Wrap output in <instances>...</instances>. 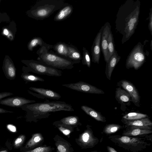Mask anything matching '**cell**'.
I'll return each mask as SVG.
<instances>
[{
    "mask_svg": "<svg viewBox=\"0 0 152 152\" xmlns=\"http://www.w3.org/2000/svg\"><path fill=\"white\" fill-rule=\"evenodd\" d=\"M140 6L139 0H127L119 9L115 29L123 36L122 44L128 40L135 32L139 22Z\"/></svg>",
    "mask_w": 152,
    "mask_h": 152,
    "instance_id": "cell-1",
    "label": "cell"
},
{
    "mask_svg": "<svg viewBox=\"0 0 152 152\" xmlns=\"http://www.w3.org/2000/svg\"><path fill=\"white\" fill-rule=\"evenodd\" d=\"M20 108L26 112V117L28 121L36 122L41 119L48 118L53 113L74 111L71 104L61 101L35 102L25 104Z\"/></svg>",
    "mask_w": 152,
    "mask_h": 152,
    "instance_id": "cell-2",
    "label": "cell"
},
{
    "mask_svg": "<svg viewBox=\"0 0 152 152\" xmlns=\"http://www.w3.org/2000/svg\"><path fill=\"white\" fill-rule=\"evenodd\" d=\"M38 61L48 66L57 69H71L75 63L70 59L49 51L46 47H41L37 51Z\"/></svg>",
    "mask_w": 152,
    "mask_h": 152,
    "instance_id": "cell-3",
    "label": "cell"
},
{
    "mask_svg": "<svg viewBox=\"0 0 152 152\" xmlns=\"http://www.w3.org/2000/svg\"><path fill=\"white\" fill-rule=\"evenodd\" d=\"M118 135H110L108 138L116 145L131 152H140L151 144L145 138Z\"/></svg>",
    "mask_w": 152,
    "mask_h": 152,
    "instance_id": "cell-4",
    "label": "cell"
},
{
    "mask_svg": "<svg viewBox=\"0 0 152 152\" xmlns=\"http://www.w3.org/2000/svg\"><path fill=\"white\" fill-rule=\"evenodd\" d=\"M66 3L64 0L39 1L31 10V16L35 19L43 20L60 10Z\"/></svg>",
    "mask_w": 152,
    "mask_h": 152,
    "instance_id": "cell-5",
    "label": "cell"
},
{
    "mask_svg": "<svg viewBox=\"0 0 152 152\" xmlns=\"http://www.w3.org/2000/svg\"><path fill=\"white\" fill-rule=\"evenodd\" d=\"M144 46L139 42L133 48L126 60V68H133L137 70L140 69L146 61L145 53L144 51Z\"/></svg>",
    "mask_w": 152,
    "mask_h": 152,
    "instance_id": "cell-6",
    "label": "cell"
},
{
    "mask_svg": "<svg viewBox=\"0 0 152 152\" xmlns=\"http://www.w3.org/2000/svg\"><path fill=\"white\" fill-rule=\"evenodd\" d=\"M25 64L27 67L24 69L23 72H32L38 74L53 77H59L62 75L61 70L45 65L38 61H28Z\"/></svg>",
    "mask_w": 152,
    "mask_h": 152,
    "instance_id": "cell-7",
    "label": "cell"
},
{
    "mask_svg": "<svg viewBox=\"0 0 152 152\" xmlns=\"http://www.w3.org/2000/svg\"><path fill=\"white\" fill-rule=\"evenodd\" d=\"M77 144L81 149H87L94 147L99 142L98 138L95 137L91 126H86V129L80 134L78 138L75 139Z\"/></svg>",
    "mask_w": 152,
    "mask_h": 152,
    "instance_id": "cell-8",
    "label": "cell"
},
{
    "mask_svg": "<svg viewBox=\"0 0 152 152\" xmlns=\"http://www.w3.org/2000/svg\"><path fill=\"white\" fill-rule=\"evenodd\" d=\"M62 86L83 93L96 94H104L101 89L84 82L80 81L75 83L64 84Z\"/></svg>",
    "mask_w": 152,
    "mask_h": 152,
    "instance_id": "cell-9",
    "label": "cell"
},
{
    "mask_svg": "<svg viewBox=\"0 0 152 152\" xmlns=\"http://www.w3.org/2000/svg\"><path fill=\"white\" fill-rule=\"evenodd\" d=\"M117 85L129 94L131 98V102L135 106L138 107L140 106V96L137 90L133 84L127 80H122L118 82Z\"/></svg>",
    "mask_w": 152,
    "mask_h": 152,
    "instance_id": "cell-10",
    "label": "cell"
},
{
    "mask_svg": "<svg viewBox=\"0 0 152 152\" xmlns=\"http://www.w3.org/2000/svg\"><path fill=\"white\" fill-rule=\"evenodd\" d=\"M28 90L30 94L39 99H49L58 100L61 96L58 93L51 90L43 88L31 87Z\"/></svg>",
    "mask_w": 152,
    "mask_h": 152,
    "instance_id": "cell-11",
    "label": "cell"
},
{
    "mask_svg": "<svg viewBox=\"0 0 152 152\" xmlns=\"http://www.w3.org/2000/svg\"><path fill=\"white\" fill-rule=\"evenodd\" d=\"M36 102V101L20 96L8 97L0 100V104L9 107H20L22 106Z\"/></svg>",
    "mask_w": 152,
    "mask_h": 152,
    "instance_id": "cell-12",
    "label": "cell"
},
{
    "mask_svg": "<svg viewBox=\"0 0 152 152\" xmlns=\"http://www.w3.org/2000/svg\"><path fill=\"white\" fill-rule=\"evenodd\" d=\"M103 28L102 26L95 37L91 47L92 61L99 64L101 55V40Z\"/></svg>",
    "mask_w": 152,
    "mask_h": 152,
    "instance_id": "cell-13",
    "label": "cell"
},
{
    "mask_svg": "<svg viewBox=\"0 0 152 152\" xmlns=\"http://www.w3.org/2000/svg\"><path fill=\"white\" fill-rule=\"evenodd\" d=\"M122 122L124 124L125 128H130L152 130V122L148 118Z\"/></svg>",
    "mask_w": 152,
    "mask_h": 152,
    "instance_id": "cell-14",
    "label": "cell"
},
{
    "mask_svg": "<svg viewBox=\"0 0 152 152\" xmlns=\"http://www.w3.org/2000/svg\"><path fill=\"white\" fill-rule=\"evenodd\" d=\"M115 98L121 105V109L123 111H125L126 106L131 104V98L129 94L126 91L120 87L116 88Z\"/></svg>",
    "mask_w": 152,
    "mask_h": 152,
    "instance_id": "cell-15",
    "label": "cell"
},
{
    "mask_svg": "<svg viewBox=\"0 0 152 152\" xmlns=\"http://www.w3.org/2000/svg\"><path fill=\"white\" fill-rule=\"evenodd\" d=\"M111 26L110 23L107 22L103 26L101 40V48L104 56L105 61H107V39L110 30L111 29Z\"/></svg>",
    "mask_w": 152,
    "mask_h": 152,
    "instance_id": "cell-16",
    "label": "cell"
},
{
    "mask_svg": "<svg viewBox=\"0 0 152 152\" xmlns=\"http://www.w3.org/2000/svg\"><path fill=\"white\" fill-rule=\"evenodd\" d=\"M53 139L56 147V152H73L74 150L71 144L58 134Z\"/></svg>",
    "mask_w": 152,
    "mask_h": 152,
    "instance_id": "cell-17",
    "label": "cell"
},
{
    "mask_svg": "<svg viewBox=\"0 0 152 152\" xmlns=\"http://www.w3.org/2000/svg\"><path fill=\"white\" fill-rule=\"evenodd\" d=\"M121 58V56L118 55L117 51L115 50L108 60L106 62V65L105 73L107 78L109 80H110L112 72Z\"/></svg>",
    "mask_w": 152,
    "mask_h": 152,
    "instance_id": "cell-18",
    "label": "cell"
},
{
    "mask_svg": "<svg viewBox=\"0 0 152 152\" xmlns=\"http://www.w3.org/2000/svg\"><path fill=\"white\" fill-rule=\"evenodd\" d=\"M73 10L72 6L66 3L55 15L53 19L54 20L61 21L65 20L70 16Z\"/></svg>",
    "mask_w": 152,
    "mask_h": 152,
    "instance_id": "cell-19",
    "label": "cell"
},
{
    "mask_svg": "<svg viewBox=\"0 0 152 152\" xmlns=\"http://www.w3.org/2000/svg\"><path fill=\"white\" fill-rule=\"evenodd\" d=\"M125 129L122 132V135L143 137L146 135L152 133V130L130 128Z\"/></svg>",
    "mask_w": 152,
    "mask_h": 152,
    "instance_id": "cell-20",
    "label": "cell"
},
{
    "mask_svg": "<svg viewBox=\"0 0 152 152\" xmlns=\"http://www.w3.org/2000/svg\"><path fill=\"white\" fill-rule=\"evenodd\" d=\"M53 123L70 126L74 128L78 126L81 125L79 118L76 115L68 116Z\"/></svg>",
    "mask_w": 152,
    "mask_h": 152,
    "instance_id": "cell-21",
    "label": "cell"
},
{
    "mask_svg": "<svg viewBox=\"0 0 152 152\" xmlns=\"http://www.w3.org/2000/svg\"><path fill=\"white\" fill-rule=\"evenodd\" d=\"M44 141V137L40 133H37L32 134L31 137L26 144V149L34 148L42 145Z\"/></svg>",
    "mask_w": 152,
    "mask_h": 152,
    "instance_id": "cell-22",
    "label": "cell"
},
{
    "mask_svg": "<svg viewBox=\"0 0 152 152\" xmlns=\"http://www.w3.org/2000/svg\"><path fill=\"white\" fill-rule=\"evenodd\" d=\"M81 109L87 114L89 115L96 121L102 122L106 121L105 118L100 113L96 111L92 108L86 105H82Z\"/></svg>",
    "mask_w": 152,
    "mask_h": 152,
    "instance_id": "cell-23",
    "label": "cell"
},
{
    "mask_svg": "<svg viewBox=\"0 0 152 152\" xmlns=\"http://www.w3.org/2000/svg\"><path fill=\"white\" fill-rule=\"evenodd\" d=\"M68 58L74 62L75 64L80 62L82 57L80 51L75 46L68 44Z\"/></svg>",
    "mask_w": 152,
    "mask_h": 152,
    "instance_id": "cell-24",
    "label": "cell"
},
{
    "mask_svg": "<svg viewBox=\"0 0 152 152\" xmlns=\"http://www.w3.org/2000/svg\"><path fill=\"white\" fill-rule=\"evenodd\" d=\"M3 71L5 77L8 79L14 80L16 75V69L13 64L10 61H6L4 64Z\"/></svg>",
    "mask_w": 152,
    "mask_h": 152,
    "instance_id": "cell-25",
    "label": "cell"
},
{
    "mask_svg": "<svg viewBox=\"0 0 152 152\" xmlns=\"http://www.w3.org/2000/svg\"><path fill=\"white\" fill-rule=\"evenodd\" d=\"M53 48L56 54L68 58V44L64 42H58L53 45Z\"/></svg>",
    "mask_w": 152,
    "mask_h": 152,
    "instance_id": "cell-26",
    "label": "cell"
},
{
    "mask_svg": "<svg viewBox=\"0 0 152 152\" xmlns=\"http://www.w3.org/2000/svg\"><path fill=\"white\" fill-rule=\"evenodd\" d=\"M39 46L41 47H44L49 50L52 49L53 45L47 44L43 41L42 39L39 37H36L34 38L30 42L28 48L31 50H32L35 47Z\"/></svg>",
    "mask_w": 152,
    "mask_h": 152,
    "instance_id": "cell-27",
    "label": "cell"
},
{
    "mask_svg": "<svg viewBox=\"0 0 152 152\" xmlns=\"http://www.w3.org/2000/svg\"><path fill=\"white\" fill-rule=\"evenodd\" d=\"M148 115L137 112L129 113L124 115L122 118L121 121H133L142 118H148Z\"/></svg>",
    "mask_w": 152,
    "mask_h": 152,
    "instance_id": "cell-28",
    "label": "cell"
},
{
    "mask_svg": "<svg viewBox=\"0 0 152 152\" xmlns=\"http://www.w3.org/2000/svg\"><path fill=\"white\" fill-rule=\"evenodd\" d=\"M124 127V126L117 124H107L104 127L102 133L107 135H110L119 131Z\"/></svg>",
    "mask_w": 152,
    "mask_h": 152,
    "instance_id": "cell-29",
    "label": "cell"
},
{
    "mask_svg": "<svg viewBox=\"0 0 152 152\" xmlns=\"http://www.w3.org/2000/svg\"><path fill=\"white\" fill-rule=\"evenodd\" d=\"M21 78L27 82H44V79L38 76L27 73L23 72L21 75Z\"/></svg>",
    "mask_w": 152,
    "mask_h": 152,
    "instance_id": "cell-30",
    "label": "cell"
},
{
    "mask_svg": "<svg viewBox=\"0 0 152 152\" xmlns=\"http://www.w3.org/2000/svg\"><path fill=\"white\" fill-rule=\"evenodd\" d=\"M108 49H107V60L114 53L115 50L114 40V38L111 29L110 30L107 39Z\"/></svg>",
    "mask_w": 152,
    "mask_h": 152,
    "instance_id": "cell-31",
    "label": "cell"
},
{
    "mask_svg": "<svg viewBox=\"0 0 152 152\" xmlns=\"http://www.w3.org/2000/svg\"><path fill=\"white\" fill-rule=\"evenodd\" d=\"M53 125L56 127L65 135L68 137H70L71 134L74 131V128L70 126L54 123H53Z\"/></svg>",
    "mask_w": 152,
    "mask_h": 152,
    "instance_id": "cell-32",
    "label": "cell"
},
{
    "mask_svg": "<svg viewBox=\"0 0 152 152\" xmlns=\"http://www.w3.org/2000/svg\"><path fill=\"white\" fill-rule=\"evenodd\" d=\"M83 56L82 61V64L87 66L88 68H90L91 66V59L89 53L84 47L83 48Z\"/></svg>",
    "mask_w": 152,
    "mask_h": 152,
    "instance_id": "cell-33",
    "label": "cell"
},
{
    "mask_svg": "<svg viewBox=\"0 0 152 152\" xmlns=\"http://www.w3.org/2000/svg\"><path fill=\"white\" fill-rule=\"evenodd\" d=\"M55 148L50 146H39L33 149L26 151L25 152H53Z\"/></svg>",
    "mask_w": 152,
    "mask_h": 152,
    "instance_id": "cell-34",
    "label": "cell"
},
{
    "mask_svg": "<svg viewBox=\"0 0 152 152\" xmlns=\"http://www.w3.org/2000/svg\"><path fill=\"white\" fill-rule=\"evenodd\" d=\"M25 138V136L24 135H21L18 137L14 141V146L16 148H18L21 146L24 143Z\"/></svg>",
    "mask_w": 152,
    "mask_h": 152,
    "instance_id": "cell-35",
    "label": "cell"
},
{
    "mask_svg": "<svg viewBox=\"0 0 152 152\" xmlns=\"http://www.w3.org/2000/svg\"><path fill=\"white\" fill-rule=\"evenodd\" d=\"M150 12L149 13L148 17L149 23L148 24V28L151 33V35H152V7L150 9Z\"/></svg>",
    "mask_w": 152,
    "mask_h": 152,
    "instance_id": "cell-36",
    "label": "cell"
},
{
    "mask_svg": "<svg viewBox=\"0 0 152 152\" xmlns=\"http://www.w3.org/2000/svg\"><path fill=\"white\" fill-rule=\"evenodd\" d=\"M12 93L8 92H4L0 93V100L6 97L13 95Z\"/></svg>",
    "mask_w": 152,
    "mask_h": 152,
    "instance_id": "cell-37",
    "label": "cell"
},
{
    "mask_svg": "<svg viewBox=\"0 0 152 152\" xmlns=\"http://www.w3.org/2000/svg\"><path fill=\"white\" fill-rule=\"evenodd\" d=\"M7 127L8 129L12 132H15L16 131V127L12 125H9Z\"/></svg>",
    "mask_w": 152,
    "mask_h": 152,
    "instance_id": "cell-38",
    "label": "cell"
},
{
    "mask_svg": "<svg viewBox=\"0 0 152 152\" xmlns=\"http://www.w3.org/2000/svg\"><path fill=\"white\" fill-rule=\"evenodd\" d=\"M14 112L5 110L3 108L0 107V114L4 113H12Z\"/></svg>",
    "mask_w": 152,
    "mask_h": 152,
    "instance_id": "cell-39",
    "label": "cell"
},
{
    "mask_svg": "<svg viewBox=\"0 0 152 152\" xmlns=\"http://www.w3.org/2000/svg\"><path fill=\"white\" fill-rule=\"evenodd\" d=\"M107 149L108 152H117L114 148L110 146H107Z\"/></svg>",
    "mask_w": 152,
    "mask_h": 152,
    "instance_id": "cell-40",
    "label": "cell"
},
{
    "mask_svg": "<svg viewBox=\"0 0 152 152\" xmlns=\"http://www.w3.org/2000/svg\"><path fill=\"white\" fill-rule=\"evenodd\" d=\"M3 33L5 35H7L9 34V31L6 28L4 29Z\"/></svg>",
    "mask_w": 152,
    "mask_h": 152,
    "instance_id": "cell-41",
    "label": "cell"
},
{
    "mask_svg": "<svg viewBox=\"0 0 152 152\" xmlns=\"http://www.w3.org/2000/svg\"><path fill=\"white\" fill-rule=\"evenodd\" d=\"M152 40H151V43H150V47H151V50H152Z\"/></svg>",
    "mask_w": 152,
    "mask_h": 152,
    "instance_id": "cell-42",
    "label": "cell"
},
{
    "mask_svg": "<svg viewBox=\"0 0 152 152\" xmlns=\"http://www.w3.org/2000/svg\"><path fill=\"white\" fill-rule=\"evenodd\" d=\"M0 152H7V151L6 150H4V151H0Z\"/></svg>",
    "mask_w": 152,
    "mask_h": 152,
    "instance_id": "cell-43",
    "label": "cell"
},
{
    "mask_svg": "<svg viewBox=\"0 0 152 152\" xmlns=\"http://www.w3.org/2000/svg\"><path fill=\"white\" fill-rule=\"evenodd\" d=\"M91 152H100L98 151H91Z\"/></svg>",
    "mask_w": 152,
    "mask_h": 152,
    "instance_id": "cell-44",
    "label": "cell"
}]
</instances>
